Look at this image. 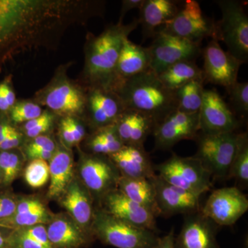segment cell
<instances>
[{
	"instance_id": "obj_1",
	"label": "cell",
	"mask_w": 248,
	"mask_h": 248,
	"mask_svg": "<svg viewBox=\"0 0 248 248\" xmlns=\"http://www.w3.org/2000/svg\"><path fill=\"white\" fill-rule=\"evenodd\" d=\"M140 25L138 19L130 24L108 26L100 35L89 34L85 46L84 76L90 88L112 91L117 62L124 40Z\"/></svg>"
},
{
	"instance_id": "obj_2",
	"label": "cell",
	"mask_w": 248,
	"mask_h": 248,
	"mask_svg": "<svg viewBox=\"0 0 248 248\" xmlns=\"http://www.w3.org/2000/svg\"><path fill=\"white\" fill-rule=\"evenodd\" d=\"M114 92L125 108L144 114L156 125L177 110L174 92L166 89L151 69L124 81Z\"/></svg>"
},
{
	"instance_id": "obj_3",
	"label": "cell",
	"mask_w": 248,
	"mask_h": 248,
	"mask_svg": "<svg viewBox=\"0 0 248 248\" xmlns=\"http://www.w3.org/2000/svg\"><path fill=\"white\" fill-rule=\"evenodd\" d=\"M91 231L103 244L117 248H152L159 238L155 232L130 224L101 208L94 212Z\"/></svg>"
},
{
	"instance_id": "obj_4",
	"label": "cell",
	"mask_w": 248,
	"mask_h": 248,
	"mask_svg": "<svg viewBox=\"0 0 248 248\" xmlns=\"http://www.w3.org/2000/svg\"><path fill=\"white\" fill-rule=\"evenodd\" d=\"M154 169L166 182L200 197L213 187L212 174L195 156L182 157L173 154Z\"/></svg>"
},
{
	"instance_id": "obj_5",
	"label": "cell",
	"mask_w": 248,
	"mask_h": 248,
	"mask_svg": "<svg viewBox=\"0 0 248 248\" xmlns=\"http://www.w3.org/2000/svg\"><path fill=\"white\" fill-rule=\"evenodd\" d=\"M221 11L216 22L218 41H223L228 52L243 63L248 60V17L242 4L236 0L216 1Z\"/></svg>"
},
{
	"instance_id": "obj_6",
	"label": "cell",
	"mask_w": 248,
	"mask_h": 248,
	"mask_svg": "<svg viewBox=\"0 0 248 248\" xmlns=\"http://www.w3.org/2000/svg\"><path fill=\"white\" fill-rule=\"evenodd\" d=\"M240 134L232 133L204 134L199 133L197 138V155L212 177L228 179L232 163L237 151Z\"/></svg>"
},
{
	"instance_id": "obj_7",
	"label": "cell",
	"mask_w": 248,
	"mask_h": 248,
	"mask_svg": "<svg viewBox=\"0 0 248 248\" xmlns=\"http://www.w3.org/2000/svg\"><path fill=\"white\" fill-rule=\"evenodd\" d=\"M37 99L40 104L64 117L81 115L87 105V94L62 71L37 93Z\"/></svg>"
},
{
	"instance_id": "obj_8",
	"label": "cell",
	"mask_w": 248,
	"mask_h": 248,
	"mask_svg": "<svg viewBox=\"0 0 248 248\" xmlns=\"http://www.w3.org/2000/svg\"><path fill=\"white\" fill-rule=\"evenodd\" d=\"M159 31L195 43L207 37L218 41L216 22L204 15L195 0H186L176 16Z\"/></svg>"
},
{
	"instance_id": "obj_9",
	"label": "cell",
	"mask_w": 248,
	"mask_h": 248,
	"mask_svg": "<svg viewBox=\"0 0 248 248\" xmlns=\"http://www.w3.org/2000/svg\"><path fill=\"white\" fill-rule=\"evenodd\" d=\"M148 47L151 56V70L159 75L177 62L194 61L202 53L201 44L159 31Z\"/></svg>"
},
{
	"instance_id": "obj_10",
	"label": "cell",
	"mask_w": 248,
	"mask_h": 248,
	"mask_svg": "<svg viewBox=\"0 0 248 248\" xmlns=\"http://www.w3.org/2000/svg\"><path fill=\"white\" fill-rule=\"evenodd\" d=\"M80 178L93 199L100 202L104 195L117 188L120 172L108 156L84 155L80 161Z\"/></svg>"
},
{
	"instance_id": "obj_11",
	"label": "cell",
	"mask_w": 248,
	"mask_h": 248,
	"mask_svg": "<svg viewBox=\"0 0 248 248\" xmlns=\"http://www.w3.org/2000/svg\"><path fill=\"white\" fill-rule=\"evenodd\" d=\"M248 210L247 197L237 187H228L214 190L201 212L218 226H231Z\"/></svg>"
},
{
	"instance_id": "obj_12",
	"label": "cell",
	"mask_w": 248,
	"mask_h": 248,
	"mask_svg": "<svg viewBox=\"0 0 248 248\" xmlns=\"http://www.w3.org/2000/svg\"><path fill=\"white\" fill-rule=\"evenodd\" d=\"M200 132V114L176 110L156 124L153 130L156 150L170 149L182 140H195Z\"/></svg>"
},
{
	"instance_id": "obj_13",
	"label": "cell",
	"mask_w": 248,
	"mask_h": 248,
	"mask_svg": "<svg viewBox=\"0 0 248 248\" xmlns=\"http://www.w3.org/2000/svg\"><path fill=\"white\" fill-rule=\"evenodd\" d=\"M204 81L229 89L238 81L240 67L243 64L221 48L218 41L212 39L203 48Z\"/></svg>"
},
{
	"instance_id": "obj_14",
	"label": "cell",
	"mask_w": 248,
	"mask_h": 248,
	"mask_svg": "<svg viewBox=\"0 0 248 248\" xmlns=\"http://www.w3.org/2000/svg\"><path fill=\"white\" fill-rule=\"evenodd\" d=\"M199 114L202 133H232L239 125L232 111L215 89L204 90L203 102Z\"/></svg>"
},
{
	"instance_id": "obj_15",
	"label": "cell",
	"mask_w": 248,
	"mask_h": 248,
	"mask_svg": "<svg viewBox=\"0 0 248 248\" xmlns=\"http://www.w3.org/2000/svg\"><path fill=\"white\" fill-rule=\"evenodd\" d=\"M101 209L133 226L156 232V217L149 210L128 198L118 189L111 190L99 202Z\"/></svg>"
},
{
	"instance_id": "obj_16",
	"label": "cell",
	"mask_w": 248,
	"mask_h": 248,
	"mask_svg": "<svg viewBox=\"0 0 248 248\" xmlns=\"http://www.w3.org/2000/svg\"><path fill=\"white\" fill-rule=\"evenodd\" d=\"M156 200L161 215H190L202 210L200 197L173 186L158 174L153 177Z\"/></svg>"
},
{
	"instance_id": "obj_17",
	"label": "cell",
	"mask_w": 248,
	"mask_h": 248,
	"mask_svg": "<svg viewBox=\"0 0 248 248\" xmlns=\"http://www.w3.org/2000/svg\"><path fill=\"white\" fill-rule=\"evenodd\" d=\"M46 230L51 248H82L94 239L67 213L54 215Z\"/></svg>"
},
{
	"instance_id": "obj_18",
	"label": "cell",
	"mask_w": 248,
	"mask_h": 248,
	"mask_svg": "<svg viewBox=\"0 0 248 248\" xmlns=\"http://www.w3.org/2000/svg\"><path fill=\"white\" fill-rule=\"evenodd\" d=\"M174 248H218L216 224L201 211L186 215L182 231L174 240Z\"/></svg>"
},
{
	"instance_id": "obj_19",
	"label": "cell",
	"mask_w": 248,
	"mask_h": 248,
	"mask_svg": "<svg viewBox=\"0 0 248 248\" xmlns=\"http://www.w3.org/2000/svg\"><path fill=\"white\" fill-rule=\"evenodd\" d=\"M90 120L94 128L113 125L125 110L123 102L114 91L102 88H90L87 105Z\"/></svg>"
},
{
	"instance_id": "obj_20",
	"label": "cell",
	"mask_w": 248,
	"mask_h": 248,
	"mask_svg": "<svg viewBox=\"0 0 248 248\" xmlns=\"http://www.w3.org/2000/svg\"><path fill=\"white\" fill-rule=\"evenodd\" d=\"M93 200L82 183L76 179H73L60 198V203L66 209L67 213L92 235L91 228L95 212L93 208Z\"/></svg>"
},
{
	"instance_id": "obj_21",
	"label": "cell",
	"mask_w": 248,
	"mask_h": 248,
	"mask_svg": "<svg viewBox=\"0 0 248 248\" xmlns=\"http://www.w3.org/2000/svg\"><path fill=\"white\" fill-rule=\"evenodd\" d=\"M151 56L148 47L133 43L128 38L124 40L116 66L112 91L120 84L140 73L151 69Z\"/></svg>"
},
{
	"instance_id": "obj_22",
	"label": "cell",
	"mask_w": 248,
	"mask_h": 248,
	"mask_svg": "<svg viewBox=\"0 0 248 248\" xmlns=\"http://www.w3.org/2000/svg\"><path fill=\"white\" fill-rule=\"evenodd\" d=\"M108 157L122 177L150 179L156 174L149 155L143 147L124 146Z\"/></svg>"
},
{
	"instance_id": "obj_23",
	"label": "cell",
	"mask_w": 248,
	"mask_h": 248,
	"mask_svg": "<svg viewBox=\"0 0 248 248\" xmlns=\"http://www.w3.org/2000/svg\"><path fill=\"white\" fill-rule=\"evenodd\" d=\"M115 125L124 146L143 147L148 137L153 134L156 123L141 112L125 108Z\"/></svg>"
},
{
	"instance_id": "obj_24",
	"label": "cell",
	"mask_w": 248,
	"mask_h": 248,
	"mask_svg": "<svg viewBox=\"0 0 248 248\" xmlns=\"http://www.w3.org/2000/svg\"><path fill=\"white\" fill-rule=\"evenodd\" d=\"M179 9L177 1L172 0H144L138 19L143 38L153 37L176 16Z\"/></svg>"
},
{
	"instance_id": "obj_25",
	"label": "cell",
	"mask_w": 248,
	"mask_h": 248,
	"mask_svg": "<svg viewBox=\"0 0 248 248\" xmlns=\"http://www.w3.org/2000/svg\"><path fill=\"white\" fill-rule=\"evenodd\" d=\"M49 161L50 185L47 196L50 200H56L62 197L74 179L73 158L68 148L60 147Z\"/></svg>"
},
{
	"instance_id": "obj_26",
	"label": "cell",
	"mask_w": 248,
	"mask_h": 248,
	"mask_svg": "<svg viewBox=\"0 0 248 248\" xmlns=\"http://www.w3.org/2000/svg\"><path fill=\"white\" fill-rule=\"evenodd\" d=\"M117 189L133 202L140 204L153 213L155 217L161 215L156 200V191L153 177L127 178L121 177Z\"/></svg>"
},
{
	"instance_id": "obj_27",
	"label": "cell",
	"mask_w": 248,
	"mask_h": 248,
	"mask_svg": "<svg viewBox=\"0 0 248 248\" xmlns=\"http://www.w3.org/2000/svg\"><path fill=\"white\" fill-rule=\"evenodd\" d=\"M158 77L165 87L173 92L190 81H204L203 71L194 61L177 62Z\"/></svg>"
},
{
	"instance_id": "obj_28",
	"label": "cell",
	"mask_w": 248,
	"mask_h": 248,
	"mask_svg": "<svg viewBox=\"0 0 248 248\" xmlns=\"http://www.w3.org/2000/svg\"><path fill=\"white\" fill-rule=\"evenodd\" d=\"M93 155L108 156L120 151L124 146L115 124L97 129L89 142Z\"/></svg>"
},
{
	"instance_id": "obj_29",
	"label": "cell",
	"mask_w": 248,
	"mask_h": 248,
	"mask_svg": "<svg viewBox=\"0 0 248 248\" xmlns=\"http://www.w3.org/2000/svg\"><path fill=\"white\" fill-rule=\"evenodd\" d=\"M203 81H192L174 92L177 110L186 113H198L203 99Z\"/></svg>"
},
{
	"instance_id": "obj_30",
	"label": "cell",
	"mask_w": 248,
	"mask_h": 248,
	"mask_svg": "<svg viewBox=\"0 0 248 248\" xmlns=\"http://www.w3.org/2000/svg\"><path fill=\"white\" fill-rule=\"evenodd\" d=\"M53 215L44 205L35 210L23 213H14L9 218L0 220V228L15 231L35 225L48 224Z\"/></svg>"
},
{
	"instance_id": "obj_31",
	"label": "cell",
	"mask_w": 248,
	"mask_h": 248,
	"mask_svg": "<svg viewBox=\"0 0 248 248\" xmlns=\"http://www.w3.org/2000/svg\"><path fill=\"white\" fill-rule=\"evenodd\" d=\"M229 178L248 185V133H241L237 151L232 163Z\"/></svg>"
},
{
	"instance_id": "obj_32",
	"label": "cell",
	"mask_w": 248,
	"mask_h": 248,
	"mask_svg": "<svg viewBox=\"0 0 248 248\" xmlns=\"http://www.w3.org/2000/svg\"><path fill=\"white\" fill-rule=\"evenodd\" d=\"M22 156L16 149L0 151L1 182L9 186L18 177L22 169Z\"/></svg>"
},
{
	"instance_id": "obj_33",
	"label": "cell",
	"mask_w": 248,
	"mask_h": 248,
	"mask_svg": "<svg viewBox=\"0 0 248 248\" xmlns=\"http://www.w3.org/2000/svg\"><path fill=\"white\" fill-rule=\"evenodd\" d=\"M42 108L32 102L23 101L16 102L6 115L11 123H27L42 115Z\"/></svg>"
},
{
	"instance_id": "obj_34",
	"label": "cell",
	"mask_w": 248,
	"mask_h": 248,
	"mask_svg": "<svg viewBox=\"0 0 248 248\" xmlns=\"http://www.w3.org/2000/svg\"><path fill=\"white\" fill-rule=\"evenodd\" d=\"M24 178L28 185L33 188H40L50 179L49 166L43 160H32L26 168Z\"/></svg>"
},
{
	"instance_id": "obj_35",
	"label": "cell",
	"mask_w": 248,
	"mask_h": 248,
	"mask_svg": "<svg viewBox=\"0 0 248 248\" xmlns=\"http://www.w3.org/2000/svg\"><path fill=\"white\" fill-rule=\"evenodd\" d=\"M232 105L236 112L242 117L248 114V83L236 81L227 90Z\"/></svg>"
},
{
	"instance_id": "obj_36",
	"label": "cell",
	"mask_w": 248,
	"mask_h": 248,
	"mask_svg": "<svg viewBox=\"0 0 248 248\" xmlns=\"http://www.w3.org/2000/svg\"><path fill=\"white\" fill-rule=\"evenodd\" d=\"M54 115L48 110L42 115L24 124V130L28 138L34 139L48 131L53 125Z\"/></svg>"
},
{
	"instance_id": "obj_37",
	"label": "cell",
	"mask_w": 248,
	"mask_h": 248,
	"mask_svg": "<svg viewBox=\"0 0 248 248\" xmlns=\"http://www.w3.org/2000/svg\"><path fill=\"white\" fill-rule=\"evenodd\" d=\"M16 103V94L13 89L11 78L6 77L0 81V112L7 114Z\"/></svg>"
},
{
	"instance_id": "obj_38",
	"label": "cell",
	"mask_w": 248,
	"mask_h": 248,
	"mask_svg": "<svg viewBox=\"0 0 248 248\" xmlns=\"http://www.w3.org/2000/svg\"><path fill=\"white\" fill-rule=\"evenodd\" d=\"M7 248H49L29 237L19 230L12 231L6 237Z\"/></svg>"
},
{
	"instance_id": "obj_39",
	"label": "cell",
	"mask_w": 248,
	"mask_h": 248,
	"mask_svg": "<svg viewBox=\"0 0 248 248\" xmlns=\"http://www.w3.org/2000/svg\"><path fill=\"white\" fill-rule=\"evenodd\" d=\"M17 230H19L23 234L32 238L40 244L44 245L46 247L51 248L49 244L46 226L45 225H35Z\"/></svg>"
},
{
	"instance_id": "obj_40",
	"label": "cell",
	"mask_w": 248,
	"mask_h": 248,
	"mask_svg": "<svg viewBox=\"0 0 248 248\" xmlns=\"http://www.w3.org/2000/svg\"><path fill=\"white\" fill-rule=\"evenodd\" d=\"M56 149V144L52 139L45 136V135H40V136L32 139V141L28 145L26 148V151L42 150V151L55 153Z\"/></svg>"
},
{
	"instance_id": "obj_41",
	"label": "cell",
	"mask_w": 248,
	"mask_h": 248,
	"mask_svg": "<svg viewBox=\"0 0 248 248\" xmlns=\"http://www.w3.org/2000/svg\"><path fill=\"white\" fill-rule=\"evenodd\" d=\"M17 201L8 195H0V220L12 216L17 207Z\"/></svg>"
},
{
	"instance_id": "obj_42",
	"label": "cell",
	"mask_w": 248,
	"mask_h": 248,
	"mask_svg": "<svg viewBox=\"0 0 248 248\" xmlns=\"http://www.w3.org/2000/svg\"><path fill=\"white\" fill-rule=\"evenodd\" d=\"M22 141V134L15 128L0 144V151H11L19 146Z\"/></svg>"
},
{
	"instance_id": "obj_43",
	"label": "cell",
	"mask_w": 248,
	"mask_h": 248,
	"mask_svg": "<svg viewBox=\"0 0 248 248\" xmlns=\"http://www.w3.org/2000/svg\"><path fill=\"white\" fill-rule=\"evenodd\" d=\"M66 117L68 125H69L70 128H71L76 144L79 143L84 139L85 135H86V130H85L84 125L79 123V122H78V121L76 120L74 117Z\"/></svg>"
},
{
	"instance_id": "obj_44",
	"label": "cell",
	"mask_w": 248,
	"mask_h": 248,
	"mask_svg": "<svg viewBox=\"0 0 248 248\" xmlns=\"http://www.w3.org/2000/svg\"><path fill=\"white\" fill-rule=\"evenodd\" d=\"M60 132L63 143L67 148L68 147L70 148V147L76 144L73 133H72L71 128L68 125L66 117H63V120L60 122Z\"/></svg>"
},
{
	"instance_id": "obj_45",
	"label": "cell",
	"mask_w": 248,
	"mask_h": 248,
	"mask_svg": "<svg viewBox=\"0 0 248 248\" xmlns=\"http://www.w3.org/2000/svg\"><path fill=\"white\" fill-rule=\"evenodd\" d=\"M15 128L7 115L0 112V144Z\"/></svg>"
},
{
	"instance_id": "obj_46",
	"label": "cell",
	"mask_w": 248,
	"mask_h": 248,
	"mask_svg": "<svg viewBox=\"0 0 248 248\" xmlns=\"http://www.w3.org/2000/svg\"><path fill=\"white\" fill-rule=\"evenodd\" d=\"M144 0H124L122 1V9H121L120 20L118 23L122 24L124 16L131 10L140 9Z\"/></svg>"
},
{
	"instance_id": "obj_47",
	"label": "cell",
	"mask_w": 248,
	"mask_h": 248,
	"mask_svg": "<svg viewBox=\"0 0 248 248\" xmlns=\"http://www.w3.org/2000/svg\"><path fill=\"white\" fill-rule=\"evenodd\" d=\"M174 231L172 228L169 234L159 238L156 244L152 248H174Z\"/></svg>"
},
{
	"instance_id": "obj_48",
	"label": "cell",
	"mask_w": 248,
	"mask_h": 248,
	"mask_svg": "<svg viewBox=\"0 0 248 248\" xmlns=\"http://www.w3.org/2000/svg\"><path fill=\"white\" fill-rule=\"evenodd\" d=\"M26 153H27L28 157L31 160L39 159L45 161H50L55 153L53 152L42 151V150L26 151Z\"/></svg>"
},
{
	"instance_id": "obj_49",
	"label": "cell",
	"mask_w": 248,
	"mask_h": 248,
	"mask_svg": "<svg viewBox=\"0 0 248 248\" xmlns=\"http://www.w3.org/2000/svg\"><path fill=\"white\" fill-rule=\"evenodd\" d=\"M0 182H1V172H0Z\"/></svg>"
}]
</instances>
